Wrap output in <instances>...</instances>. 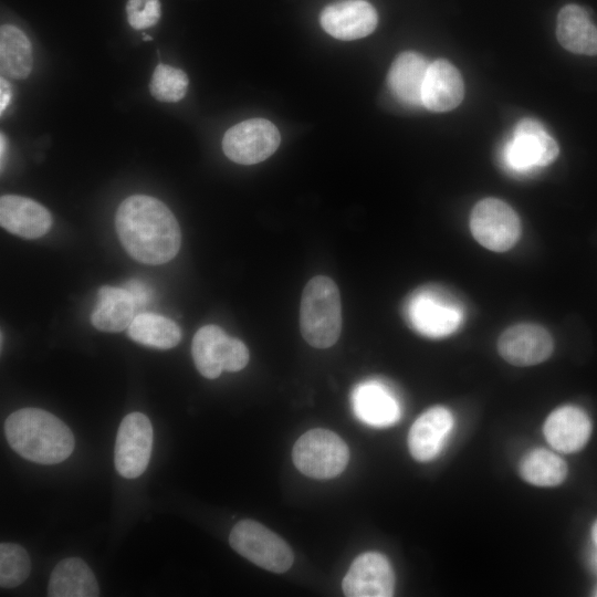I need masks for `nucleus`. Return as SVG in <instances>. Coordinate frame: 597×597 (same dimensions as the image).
<instances>
[{
	"label": "nucleus",
	"mask_w": 597,
	"mask_h": 597,
	"mask_svg": "<svg viewBox=\"0 0 597 597\" xmlns=\"http://www.w3.org/2000/svg\"><path fill=\"white\" fill-rule=\"evenodd\" d=\"M0 223L3 229L23 239H38L49 232L52 217L33 199L3 195L0 198Z\"/></svg>",
	"instance_id": "15"
},
{
	"label": "nucleus",
	"mask_w": 597,
	"mask_h": 597,
	"mask_svg": "<svg viewBox=\"0 0 597 597\" xmlns=\"http://www.w3.org/2000/svg\"><path fill=\"white\" fill-rule=\"evenodd\" d=\"M596 565H597V555H596Z\"/></svg>",
	"instance_id": "35"
},
{
	"label": "nucleus",
	"mask_w": 597,
	"mask_h": 597,
	"mask_svg": "<svg viewBox=\"0 0 597 597\" xmlns=\"http://www.w3.org/2000/svg\"><path fill=\"white\" fill-rule=\"evenodd\" d=\"M133 341L149 347L169 349L181 339L179 326L166 316L155 313L137 314L127 328Z\"/></svg>",
	"instance_id": "25"
},
{
	"label": "nucleus",
	"mask_w": 597,
	"mask_h": 597,
	"mask_svg": "<svg viewBox=\"0 0 597 597\" xmlns=\"http://www.w3.org/2000/svg\"><path fill=\"white\" fill-rule=\"evenodd\" d=\"M191 354L198 371L209 379L219 377L223 370L243 369L250 358L245 344L217 325H205L196 332Z\"/></svg>",
	"instance_id": "7"
},
{
	"label": "nucleus",
	"mask_w": 597,
	"mask_h": 597,
	"mask_svg": "<svg viewBox=\"0 0 597 597\" xmlns=\"http://www.w3.org/2000/svg\"><path fill=\"white\" fill-rule=\"evenodd\" d=\"M143 35H144V40H148V41L151 40V36L146 35V34H143Z\"/></svg>",
	"instance_id": "34"
},
{
	"label": "nucleus",
	"mask_w": 597,
	"mask_h": 597,
	"mask_svg": "<svg viewBox=\"0 0 597 597\" xmlns=\"http://www.w3.org/2000/svg\"><path fill=\"white\" fill-rule=\"evenodd\" d=\"M558 145L543 125L532 118L520 121L502 149L504 166L515 174H528L552 164Z\"/></svg>",
	"instance_id": "8"
},
{
	"label": "nucleus",
	"mask_w": 597,
	"mask_h": 597,
	"mask_svg": "<svg viewBox=\"0 0 597 597\" xmlns=\"http://www.w3.org/2000/svg\"><path fill=\"white\" fill-rule=\"evenodd\" d=\"M6 148H7V139H6V136L3 135V133H1V137H0L1 165L3 164V158H4V154H6Z\"/></svg>",
	"instance_id": "32"
},
{
	"label": "nucleus",
	"mask_w": 597,
	"mask_h": 597,
	"mask_svg": "<svg viewBox=\"0 0 597 597\" xmlns=\"http://www.w3.org/2000/svg\"><path fill=\"white\" fill-rule=\"evenodd\" d=\"M404 315L413 331L432 338L454 333L464 317L460 302L434 285L413 291L405 302Z\"/></svg>",
	"instance_id": "4"
},
{
	"label": "nucleus",
	"mask_w": 597,
	"mask_h": 597,
	"mask_svg": "<svg viewBox=\"0 0 597 597\" xmlns=\"http://www.w3.org/2000/svg\"><path fill=\"white\" fill-rule=\"evenodd\" d=\"M342 587L347 597H389L395 589L394 570L384 555L367 552L354 559Z\"/></svg>",
	"instance_id": "12"
},
{
	"label": "nucleus",
	"mask_w": 597,
	"mask_h": 597,
	"mask_svg": "<svg viewBox=\"0 0 597 597\" xmlns=\"http://www.w3.org/2000/svg\"><path fill=\"white\" fill-rule=\"evenodd\" d=\"M292 459L301 473L314 479H331L346 468L349 449L337 433L312 429L297 439Z\"/></svg>",
	"instance_id": "5"
},
{
	"label": "nucleus",
	"mask_w": 597,
	"mask_h": 597,
	"mask_svg": "<svg viewBox=\"0 0 597 597\" xmlns=\"http://www.w3.org/2000/svg\"><path fill=\"white\" fill-rule=\"evenodd\" d=\"M48 595L50 597H96L100 588L87 564L78 557L62 559L52 570Z\"/></svg>",
	"instance_id": "23"
},
{
	"label": "nucleus",
	"mask_w": 597,
	"mask_h": 597,
	"mask_svg": "<svg viewBox=\"0 0 597 597\" xmlns=\"http://www.w3.org/2000/svg\"><path fill=\"white\" fill-rule=\"evenodd\" d=\"M229 543L241 556L272 573H285L294 561L287 543L253 520L238 522L229 535Z\"/></svg>",
	"instance_id": "6"
},
{
	"label": "nucleus",
	"mask_w": 597,
	"mask_h": 597,
	"mask_svg": "<svg viewBox=\"0 0 597 597\" xmlns=\"http://www.w3.org/2000/svg\"><path fill=\"white\" fill-rule=\"evenodd\" d=\"M127 20L132 28L144 30L155 25L161 14L159 0H128Z\"/></svg>",
	"instance_id": "29"
},
{
	"label": "nucleus",
	"mask_w": 597,
	"mask_h": 597,
	"mask_svg": "<svg viewBox=\"0 0 597 597\" xmlns=\"http://www.w3.org/2000/svg\"><path fill=\"white\" fill-rule=\"evenodd\" d=\"M520 471L523 479L534 485L553 486L564 481L567 465L554 452L535 449L523 458Z\"/></svg>",
	"instance_id": "26"
},
{
	"label": "nucleus",
	"mask_w": 597,
	"mask_h": 597,
	"mask_svg": "<svg viewBox=\"0 0 597 597\" xmlns=\"http://www.w3.org/2000/svg\"><path fill=\"white\" fill-rule=\"evenodd\" d=\"M453 426L451 412L440 406L425 411L408 434L411 455L418 461L432 460L441 450Z\"/></svg>",
	"instance_id": "17"
},
{
	"label": "nucleus",
	"mask_w": 597,
	"mask_h": 597,
	"mask_svg": "<svg viewBox=\"0 0 597 597\" xmlns=\"http://www.w3.org/2000/svg\"><path fill=\"white\" fill-rule=\"evenodd\" d=\"M125 289L133 297L136 308L147 305L153 297V291L149 285L140 280H130L125 284Z\"/></svg>",
	"instance_id": "30"
},
{
	"label": "nucleus",
	"mask_w": 597,
	"mask_h": 597,
	"mask_svg": "<svg viewBox=\"0 0 597 597\" xmlns=\"http://www.w3.org/2000/svg\"><path fill=\"white\" fill-rule=\"evenodd\" d=\"M556 36L569 52L584 55L597 54V27L578 4H567L557 14Z\"/></svg>",
	"instance_id": "21"
},
{
	"label": "nucleus",
	"mask_w": 597,
	"mask_h": 597,
	"mask_svg": "<svg viewBox=\"0 0 597 597\" xmlns=\"http://www.w3.org/2000/svg\"><path fill=\"white\" fill-rule=\"evenodd\" d=\"M352 405L357 418L369 426H390L400 417L397 398L379 381L370 380L356 386L352 392Z\"/></svg>",
	"instance_id": "19"
},
{
	"label": "nucleus",
	"mask_w": 597,
	"mask_h": 597,
	"mask_svg": "<svg viewBox=\"0 0 597 597\" xmlns=\"http://www.w3.org/2000/svg\"><path fill=\"white\" fill-rule=\"evenodd\" d=\"M428 67L429 63L421 54L412 51L400 53L387 76L388 87L396 100L407 106H421Z\"/></svg>",
	"instance_id": "20"
},
{
	"label": "nucleus",
	"mask_w": 597,
	"mask_h": 597,
	"mask_svg": "<svg viewBox=\"0 0 597 597\" xmlns=\"http://www.w3.org/2000/svg\"><path fill=\"white\" fill-rule=\"evenodd\" d=\"M498 350L512 365L531 366L551 356L553 339L540 325L517 324L502 333L498 341Z\"/></svg>",
	"instance_id": "14"
},
{
	"label": "nucleus",
	"mask_w": 597,
	"mask_h": 597,
	"mask_svg": "<svg viewBox=\"0 0 597 597\" xmlns=\"http://www.w3.org/2000/svg\"><path fill=\"white\" fill-rule=\"evenodd\" d=\"M300 328L303 338L316 348H328L339 338L341 295L332 279L317 275L306 283L301 298Z\"/></svg>",
	"instance_id": "3"
},
{
	"label": "nucleus",
	"mask_w": 597,
	"mask_h": 597,
	"mask_svg": "<svg viewBox=\"0 0 597 597\" xmlns=\"http://www.w3.org/2000/svg\"><path fill=\"white\" fill-rule=\"evenodd\" d=\"M32 63V46L24 32L12 24L1 25L0 69L2 75L23 80L31 73Z\"/></svg>",
	"instance_id": "24"
},
{
	"label": "nucleus",
	"mask_w": 597,
	"mask_h": 597,
	"mask_svg": "<svg viewBox=\"0 0 597 597\" xmlns=\"http://www.w3.org/2000/svg\"><path fill=\"white\" fill-rule=\"evenodd\" d=\"M591 431L588 416L574 406L554 410L545 421L544 434L557 451L569 453L582 449Z\"/></svg>",
	"instance_id": "18"
},
{
	"label": "nucleus",
	"mask_w": 597,
	"mask_h": 597,
	"mask_svg": "<svg viewBox=\"0 0 597 597\" xmlns=\"http://www.w3.org/2000/svg\"><path fill=\"white\" fill-rule=\"evenodd\" d=\"M136 304L125 287L105 285L97 292L91 322L100 331L121 332L128 328L136 316Z\"/></svg>",
	"instance_id": "22"
},
{
	"label": "nucleus",
	"mask_w": 597,
	"mask_h": 597,
	"mask_svg": "<svg viewBox=\"0 0 597 597\" xmlns=\"http://www.w3.org/2000/svg\"><path fill=\"white\" fill-rule=\"evenodd\" d=\"M153 448V426L147 416L132 412L122 420L114 450L117 472L135 479L146 470Z\"/></svg>",
	"instance_id": "11"
},
{
	"label": "nucleus",
	"mask_w": 597,
	"mask_h": 597,
	"mask_svg": "<svg viewBox=\"0 0 597 597\" xmlns=\"http://www.w3.org/2000/svg\"><path fill=\"white\" fill-rule=\"evenodd\" d=\"M115 226L126 252L140 263H167L180 249L178 221L157 198L146 195L126 198L117 209Z\"/></svg>",
	"instance_id": "1"
},
{
	"label": "nucleus",
	"mask_w": 597,
	"mask_h": 597,
	"mask_svg": "<svg viewBox=\"0 0 597 597\" xmlns=\"http://www.w3.org/2000/svg\"><path fill=\"white\" fill-rule=\"evenodd\" d=\"M10 447L22 458L41 464L66 460L74 450L71 429L57 417L39 408H22L4 422Z\"/></svg>",
	"instance_id": "2"
},
{
	"label": "nucleus",
	"mask_w": 597,
	"mask_h": 597,
	"mask_svg": "<svg viewBox=\"0 0 597 597\" xmlns=\"http://www.w3.org/2000/svg\"><path fill=\"white\" fill-rule=\"evenodd\" d=\"M470 230L482 247L504 252L519 240L521 223L516 212L506 202L485 198L472 209Z\"/></svg>",
	"instance_id": "9"
},
{
	"label": "nucleus",
	"mask_w": 597,
	"mask_h": 597,
	"mask_svg": "<svg viewBox=\"0 0 597 597\" xmlns=\"http://www.w3.org/2000/svg\"><path fill=\"white\" fill-rule=\"evenodd\" d=\"M188 84V76L182 70L160 63L154 70L149 91L160 102L176 103L185 97Z\"/></svg>",
	"instance_id": "27"
},
{
	"label": "nucleus",
	"mask_w": 597,
	"mask_h": 597,
	"mask_svg": "<svg viewBox=\"0 0 597 597\" xmlns=\"http://www.w3.org/2000/svg\"><path fill=\"white\" fill-rule=\"evenodd\" d=\"M320 21L329 35L347 41L370 34L377 27L378 15L366 0H339L324 8Z\"/></svg>",
	"instance_id": "13"
},
{
	"label": "nucleus",
	"mask_w": 597,
	"mask_h": 597,
	"mask_svg": "<svg viewBox=\"0 0 597 597\" xmlns=\"http://www.w3.org/2000/svg\"><path fill=\"white\" fill-rule=\"evenodd\" d=\"M464 84L460 72L447 60L429 64L422 87V106L431 112H448L463 100Z\"/></svg>",
	"instance_id": "16"
},
{
	"label": "nucleus",
	"mask_w": 597,
	"mask_h": 597,
	"mask_svg": "<svg viewBox=\"0 0 597 597\" xmlns=\"http://www.w3.org/2000/svg\"><path fill=\"white\" fill-rule=\"evenodd\" d=\"M280 142V132L273 123L264 118H251L226 132L222 149L237 164L254 165L269 158Z\"/></svg>",
	"instance_id": "10"
},
{
	"label": "nucleus",
	"mask_w": 597,
	"mask_h": 597,
	"mask_svg": "<svg viewBox=\"0 0 597 597\" xmlns=\"http://www.w3.org/2000/svg\"><path fill=\"white\" fill-rule=\"evenodd\" d=\"M591 535H593V540H594V542H595V544H596V546H597V521H596V523H595L594 526H593Z\"/></svg>",
	"instance_id": "33"
},
{
	"label": "nucleus",
	"mask_w": 597,
	"mask_h": 597,
	"mask_svg": "<svg viewBox=\"0 0 597 597\" xmlns=\"http://www.w3.org/2000/svg\"><path fill=\"white\" fill-rule=\"evenodd\" d=\"M12 96V91L9 82L2 76L0 78V113L1 115L8 107Z\"/></svg>",
	"instance_id": "31"
},
{
	"label": "nucleus",
	"mask_w": 597,
	"mask_h": 597,
	"mask_svg": "<svg viewBox=\"0 0 597 597\" xmlns=\"http://www.w3.org/2000/svg\"><path fill=\"white\" fill-rule=\"evenodd\" d=\"M31 561L27 551L15 543L0 545V585L13 588L22 584L30 575Z\"/></svg>",
	"instance_id": "28"
}]
</instances>
